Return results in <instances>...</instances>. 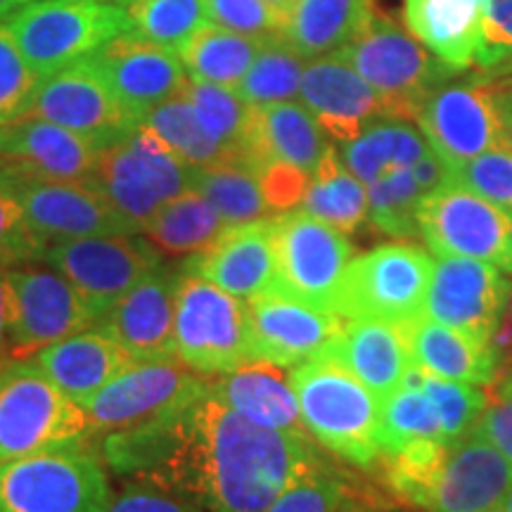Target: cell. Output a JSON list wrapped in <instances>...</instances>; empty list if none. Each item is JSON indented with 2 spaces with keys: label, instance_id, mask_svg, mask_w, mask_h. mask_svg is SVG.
Instances as JSON below:
<instances>
[{
  "label": "cell",
  "instance_id": "2e32d148",
  "mask_svg": "<svg viewBox=\"0 0 512 512\" xmlns=\"http://www.w3.org/2000/svg\"><path fill=\"white\" fill-rule=\"evenodd\" d=\"M24 117L53 121L88 140L95 150L117 145L140 126L88 57L41 76Z\"/></svg>",
  "mask_w": 512,
  "mask_h": 512
},
{
  "label": "cell",
  "instance_id": "ac0fdd59",
  "mask_svg": "<svg viewBox=\"0 0 512 512\" xmlns=\"http://www.w3.org/2000/svg\"><path fill=\"white\" fill-rule=\"evenodd\" d=\"M510 287L503 268L479 259L441 256L432 268L422 316L491 344L503 323Z\"/></svg>",
  "mask_w": 512,
  "mask_h": 512
},
{
  "label": "cell",
  "instance_id": "74e56055",
  "mask_svg": "<svg viewBox=\"0 0 512 512\" xmlns=\"http://www.w3.org/2000/svg\"><path fill=\"white\" fill-rule=\"evenodd\" d=\"M192 190L202 192L219 209L228 226L266 219L271 214L259 174L245 159L204 166L192 171Z\"/></svg>",
  "mask_w": 512,
  "mask_h": 512
},
{
  "label": "cell",
  "instance_id": "5b68a950",
  "mask_svg": "<svg viewBox=\"0 0 512 512\" xmlns=\"http://www.w3.org/2000/svg\"><path fill=\"white\" fill-rule=\"evenodd\" d=\"M3 24L38 76L86 60L112 38L131 31L126 8L88 0H36L12 12Z\"/></svg>",
  "mask_w": 512,
  "mask_h": 512
},
{
  "label": "cell",
  "instance_id": "680465c9",
  "mask_svg": "<svg viewBox=\"0 0 512 512\" xmlns=\"http://www.w3.org/2000/svg\"><path fill=\"white\" fill-rule=\"evenodd\" d=\"M8 361V285L5 271H0V366Z\"/></svg>",
  "mask_w": 512,
  "mask_h": 512
},
{
  "label": "cell",
  "instance_id": "4fadbf2b",
  "mask_svg": "<svg viewBox=\"0 0 512 512\" xmlns=\"http://www.w3.org/2000/svg\"><path fill=\"white\" fill-rule=\"evenodd\" d=\"M43 261L74 285L98 323L145 275L162 266L159 249L136 233L50 242Z\"/></svg>",
  "mask_w": 512,
  "mask_h": 512
},
{
  "label": "cell",
  "instance_id": "e7e4bbea",
  "mask_svg": "<svg viewBox=\"0 0 512 512\" xmlns=\"http://www.w3.org/2000/svg\"><path fill=\"white\" fill-rule=\"evenodd\" d=\"M136 3V0H117V5H121V8H126V5Z\"/></svg>",
  "mask_w": 512,
  "mask_h": 512
},
{
  "label": "cell",
  "instance_id": "ba28073f",
  "mask_svg": "<svg viewBox=\"0 0 512 512\" xmlns=\"http://www.w3.org/2000/svg\"><path fill=\"white\" fill-rule=\"evenodd\" d=\"M176 358L216 377L252 363L247 302L200 275H181L176 299Z\"/></svg>",
  "mask_w": 512,
  "mask_h": 512
},
{
  "label": "cell",
  "instance_id": "ab89813d",
  "mask_svg": "<svg viewBox=\"0 0 512 512\" xmlns=\"http://www.w3.org/2000/svg\"><path fill=\"white\" fill-rule=\"evenodd\" d=\"M377 439L382 456H394L427 441H444L439 415L420 387L401 384L396 392L382 399Z\"/></svg>",
  "mask_w": 512,
  "mask_h": 512
},
{
  "label": "cell",
  "instance_id": "b9f144b4",
  "mask_svg": "<svg viewBox=\"0 0 512 512\" xmlns=\"http://www.w3.org/2000/svg\"><path fill=\"white\" fill-rule=\"evenodd\" d=\"M126 12L133 34L174 53L211 24L204 0H136Z\"/></svg>",
  "mask_w": 512,
  "mask_h": 512
},
{
  "label": "cell",
  "instance_id": "52a82bcc",
  "mask_svg": "<svg viewBox=\"0 0 512 512\" xmlns=\"http://www.w3.org/2000/svg\"><path fill=\"white\" fill-rule=\"evenodd\" d=\"M434 261L422 247L387 242L351 259L339 285L335 313L344 320L411 325L425 309Z\"/></svg>",
  "mask_w": 512,
  "mask_h": 512
},
{
  "label": "cell",
  "instance_id": "11a10c76",
  "mask_svg": "<svg viewBox=\"0 0 512 512\" xmlns=\"http://www.w3.org/2000/svg\"><path fill=\"white\" fill-rule=\"evenodd\" d=\"M411 171H413L415 181H418V185H420V190L425 192V195H430V192H434L444 183H448L446 164L441 162L437 155H434L432 147H430V152H427V155L422 157Z\"/></svg>",
  "mask_w": 512,
  "mask_h": 512
},
{
  "label": "cell",
  "instance_id": "d6a6232c",
  "mask_svg": "<svg viewBox=\"0 0 512 512\" xmlns=\"http://www.w3.org/2000/svg\"><path fill=\"white\" fill-rule=\"evenodd\" d=\"M427 152L430 143L411 121L377 119L356 140L342 143L339 157L351 174L370 185L389 171L413 169Z\"/></svg>",
  "mask_w": 512,
  "mask_h": 512
},
{
  "label": "cell",
  "instance_id": "f907efd6",
  "mask_svg": "<svg viewBox=\"0 0 512 512\" xmlns=\"http://www.w3.org/2000/svg\"><path fill=\"white\" fill-rule=\"evenodd\" d=\"M209 22L245 36L283 34L287 15L266 0H204Z\"/></svg>",
  "mask_w": 512,
  "mask_h": 512
},
{
  "label": "cell",
  "instance_id": "603a6c76",
  "mask_svg": "<svg viewBox=\"0 0 512 512\" xmlns=\"http://www.w3.org/2000/svg\"><path fill=\"white\" fill-rule=\"evenodd\" d=\"M183 273L155 268L95 328L117 339L133 361L176 358V299Z\"/></svg>",
  "mask_w": 512,
  "mask_h": 512
},
{
  "label": "cell",
  "instance_id": "7402d4cb",
  "mask_svg": "<svg viewBox=\"0 0 512 512\" xmlns=\"http://www.w3.org/2000/svg\"><path fill=\"white\" fill-rule=\"evenodd\" d=\"M299 100L337 143H351L373 121L387 119L375 88L339 53L306 62Z\"/></svg>",
  "mask_w": 512,
  "mask_h": 512
},
{
  "label": "cell",
  "instance_id": "681fc988",
  "mask_svg": "<svg viewBox=\"0 0 512 512\" xmlns=\"http://www.w3.org/2000/svg\"><path fill=\"white\" fill-rule=\"evenodd\" d=\"M50 242L29 226L15 197L0 190V271L43 261Z\"/></svg>",
  "mask_w": 512,
  "mask_h": 512
},
{
  "label": "cell",
  "instance_id": "bcb514c9",
  "mask_svg": "<svg viewBox=\"0 0 512 512\" xmlns=\"http://www.w3.org/2000/svg\"><path fill=\"white\" fill-rule=\"evenodd\" d=\"M472 67L491 81L512 76V0H484Z\"/></svg>",
  "mask_w": 512,
  "mask_h": 512
},
{
  "label": "cell",
  "instance_id": "6125c7cd",
  "mask_svg": "<svg viewBox=\"0 0 512 512\" xmlns=\"http://www.w3.org/2000/svg\"><path fill=\"white\" fill-rule=\"evenodd\" d=\"M505 271L512 273V211H510V247H508V264H505Z\"/></svg>",
  "mask_w": 512,
  "mask_h": 512
},
{
  "label": "cell",
  "instance_id": "484cf974",
  "mask_svg": "<svg viewBox=\"0 0 512 512\" xmlns=\"http://www.w3.org/2000/svg\"><path fill=\"white\" fill-rule=\"evenodd\" d=\"M320 356L347 368L380 401L396 392L415 366L406 325L384 320H347Z\"/></svg>",
  "mask_w": 512,
  "mask_h": 512
},
{
  "label": "cell",
  "instance_id": "4dcf8cb0",
  "mask_svg": "<svg viewBox=\"0 0 512 512\" xmlns=\"http://www.w3.org/2000/svg\"><path fill=\"white\" fill-rule=\"evenodd\" d=\"M484 0H403L411 34L448 67L465 72L475 64Z\"/></svg>",
  "mask_w": 512,
  "mask_h": 512
},
{
  "label": "cell",
  "instance_id": "db71d44e",
  "mask_svg": "<svg viewBox=\"0 0 512 512\" xmlns=\"http://www.w3.org/2000/svg\"><path fill=\"white\" fill-rule=\"evenodd\" d=\"M107 512H204L197 508L195 503L183 501L174 494H166L162 489L143 484V482H131L124 491H119L112 498L110 510Z\"/></svg>",
  "mask_w": 512,
  "mask_h": 512
},
{
  "label": "cell",
  "instance_id": "cb8c5ba5",
  "mask_svg": "<svg viewBox=\"0 0 512 512\" xmlns=\"http://www.w3.org/2000/svg\"><path fill=\"white\" fill-rule=\"evenodd\" d=\"M183 271L200 275L242 302L271 292L275 280L273 216L228 226L214 245L192 256Z\"/></svg>",
  "mask_w": 512,
  "mask_h": 512
},
{
  "label": "cell",
  "instance_id": "d4e9b609",
  "mask_svg": "<svg viewBox=\"0 0 512 512\" xmlns=\"http://www.w3.org/2000/svg\"><path fill=\"white\" fill-rule=\"evenodd\" d=\"M100 150L67 128L38 117L0 124V164L55 181H88Z\"/></svg>",
  "mask_w": 512,
  "mask_h": 512
},
{
  "label": "cell",
  "instance_id": "816d5d0a",
  "mask_svg": "<svg viewBox=\"0 0 512 512\" xmlns=\"http://www.w3.org/2000/svg\"><path fill=\"white\" fill-rule=\"evenodd\" d=\"M491 387H494V394H491V401H486L475 432L512 460V373H498Z\"/></svg>",
  "mask_w": 512,
  "mask_h": 512
},
{
  "label": "cell",
  "instance_id": "60d3db41",
  "mask_svg": "<svg viewBox=\"0 0 512 512\" xmlns=\"http://www.w3.org/2000/svg\"><path fill=\"white\" fill-rule=\"evenodd\" d=\"M306 62L309 60L297 48H292L283 34L268 36L235 91L254 107L290 102L302 88Z\"/></svg>",
  "mask_w": 512,
  "mask_h": 512
},
{
  "label": "cell",
  "instance_id": "f1b7e54d",
  "mask_svg": "<svg viewBox=\"0 0 512 512\" xmlns=\"http://www.w3.org/2000/svg\"><path fill=\"white\" fill-rule=\"evenodd\" d=\"M50 380L72 396L79 406H86L105 384L124 373L133 358L117 339L100 328L83 330L34 356Z\"/></svg>",
  "mask_w": 512,
  "mask_h": 512
},
{
  "label": "cell",
  "instance_id": "f5cc1de1",
  "mask_svg": "<svg viewBox=\"0 0 512 512\" xmlns=\"http://www.w3.org/2000/svg\"><path fill=\"white\" fill-rule=\"evenodd\" d=\"M256 174H259L268 207H271V211H278V214L297 209L311 183V176L306 171L285 162H268Z\"/></svg>",
  "mask_w": 512,
  "mask_h": 512
},
{
  "label": "cell",
  "instance_id": "3957f363",
  "mask_svg": "<svg viewBox=\"0 0 512 512\" xmlns=\"http://www.w3.org/2000/svg\"><path fill=\"white\" fill-rule=\"evenodd\" d=\"M88 415L43 373L36 358L0 366V463L81 444Z\"/></svg>",
  "mask_w": 512,
  "mask_h": 512
},
{
  "label": "cell",
  "instance_id": "91938a15",
  "mask_svg": "<svg viewBox=\"0 0 512 512\" xmlns=\"http://www.w3.org/2000/svg\"><path fill=\"white\" fill-rule=\"evenodd\" d=\"M31 3H36V0H0V22H3V19H8L12 12L27 8V5H31Z\"/></svg>",
  "mask_w": 512,
  "mask_h": 512
},
{
  "label": "cell",
  "instance_id": "6da1fadb",
  "mask_svg": "<svg viewBox=\"0 0 512 512\" xmlns=\"http://www.w3.org/2000/svg\"><path fill=\"white\" fill-rule=\"evenodd\" d=\"M328 465L311 437L254 425L207 392L178 413L169 456L133 482L204 512H266L290 486Z\"/></svg>",
  "mask_w": 512,
  "mask_h": 512
},
{
  "label": "cell",
  "instance_id": "be15d7a7",
  "mask_svg": "<svg viewBox=\"0 0 512 512\" xmlns=\"http://www.w3.org/2000/svg\"><path fill=\"white\" fill-rule=\"evenodd\" d=\"M501 512H512V489H510L508 498H505V503H503V510H501Z\"/></svg>",
  "mask_w": 512,
  "mask_h": 512
},
{
  "label": "cell",
  "instance_id": "9c48e42d",
  "mask_svg": "<svg viewBox=\"0 0 512 512\" xmlns=\"http://www.w3.org/2000/svg\"><path fill=\"white\" fill-rule=\"evenodd\" d=\"M192 171L157 133L140 124L128 138L100 150L93 181L140 233L162 204L192 190Z\"/></svg>",
  "mask_w": 512,
  "mask_h": 512
},
{
  "label": "cell",
  "instance_id": "f6af8a7d",
  "mask_svg": "<svg viewBox=\"0 0 512 512\" xmlns=\"http://www.w3.org/2000/svg\"><path fill=\"white\" fill-rule=\"evenodd\" d=\"M418 387L432 401L434 411L439 415L441 434L446 444L463 439L465 434L475 430L477 420L482 418L486 408V394L482 387L467 382H453L432 377L420 370Z\"/></svg>",
  "mask_w": 512,
  "mask_h": 512
},
{
  "label": "cell",
  "instance_id": "6f0895ef",
  "mask_svg": "<svg viewBox=\"0 0 512 512\" xmlns=\"http://www.w3.org/2000/svg\"><path fill=\"white\" fill-rule=\"evenodd\" d=\"M496 102H498V112H501V121H503V133H505V143L512 147V81H498L496 86Z\"/></svg>",
  "mask_w": 512,
  "mask_h": 512
},
{
  "label": "cell",
  "instance_id": "f35d334b",
  "mask_svg": "<svg viewBox=\"0 0 512 512\" xmlns=\"http://www.w3.org/2000/svg\"><path fill=\"white\" fill-rule=\"evenodd\" d=\"M143 124L152 133H157L162 138V143L178 159H183L185 164L192 166V169H204V166L223 164L230 162V159H242L238 152L230 150L221 140H216L202 126L195 107H192V102L185 93L155 107L143 119Z\"/></svg>",
  "mask_w": 512,
  "mask_h": 512
},
{
  "label": "cell",
  "instance_id": "8fae6325",
  "mask_svg": "<svg viewBox=\"0 0 512 512\" xmlns=\"http://www.w3.org/2000/svg\"><path fill=\"white\" fill-rule=\"evenodd\" d=\"M8 285V361L38 351L98 325L91 306L60 273L34 264L5 271Z\"/></svg>",
  "mask_w": 512,
  "mask_h": 512
},
{
  "label": "cell",
  "instance_id": "ee69618b",
  "mask_svg": "<svg viewBox=\"0 0 512 512\" xmlns=\"http://www.w3.org/2000/svg\"><path fill=\"white\" fill-rule=\"evenodd\" d=\"M185 95L211 136L242 157L254 107L235 88L207 81H192Z\"/></svg>",
  "mask_w": 512,
  "mask_h": 512
},
{
  "label": "cell",
  "instance_id": "e0dca14e",
  "mask_svg": "<svg viewBox=\"0 0 512 512\" xmlns=\"http://www.w3.org/2000/svg\"><path fill=\"white\" fill-rule=\"evenodd\" d=\"M420 235L439 256L479 259L503 268L508 264L510 216L463 185L448 181L420 204Z\"/></svg>",
  "mask_w": 512,
  "mask_h": 512
},
{
  "label": "cell",
  "instance_id": "1f68e13d",
  "mask_svg": "<svg viewBox=\"0 0 512 512\" xmlns=\"http://www.w3.org/2000/svg\"><path fill=\"white\" fill-rule=\"evenodd\" d=\"M375 15V0H297L283 36L306 60H313L349 46Z\"/></svg>",
  "mask_w": 512,
  "mask_h": 512
},
{
  "label": "cell",
  "instance_id": "f546056e",
  "mask_svg": "<svg viewBox=\"0 0 512 512\" xmlns=\"http://www.w3.org/2000/svg\"><path fill=\"white\" fill-rule=\"evenodd\" d=\"M413 363L441 380L486 387L498 377V356L491 344L420 316L406 325Z\"/></svg>",
  "mask_w": 512,
  "mask_h": 512
},
{
  "label": "cell",
  "instance_id": "44dd1931",
  "mask_svg": "<svg viewBox=\"0 0 512 512\" xmlns=\"http://www.w3.org/2000/svg\"><path fill=\"white\" fill-rule=\"evenodd\" d=\"M512 489V460L472 430L446 444L422 508L430 512H501Z\"/></svg>",
  "mask_w": 512,
  "mask_h": 512
},
{
  "label": "cell",
  "instance_id": "7a4b0ae2",
  "mask_svg": "<svg viewBox=\"0 0 512 512\" xmlns=\"http://www.w3.org/2000/svg\"><path fill=\"white\" fill-rule=\"evenodd\" d=\"M306 432L356 467L380 460L382 401L337 361L316 356L287 370Z\"/></svg>",
  "mask_w": 512,
  "mask_h": 512
},
{
  "label": "cell",
  "instance_id": "277c9868",
  "mask_svg": "<svg viewBox=\"0 0 512 512\" xmlns=\"http://www.w3.org/2000/svg\"><path fill=\"white\" fill-rule=\"evenodd\" d=\"M337 53L375 88L387 119L418 121L434 88L458 74V69L441 62L394 17L382 12Z\"/></svg>",
  "mask_w": 512,
  "mask_h": 512
},
{
  "label": "cell",
  "instance_id": "d6986e66",
  "mask_svg": "<svg viewBox=\"0 0 512 512\" xmlns=\"http://www.w3.org/2000/svg\"><path fill=\"white\" fill-rule=\"evenodd\" d=\"M88 60L140 124L155 107L188 93L192 83L174 50L155 46L133 31L112 38Z\"/></svg>",
  "mask_w": 512,
  "mask_h": 512
},
{
  "label": "cell",
  "instance_id": "d590c367",
  "mask_svg": "<svg viewBox=\"0 0 512 512\" xmlns=\"http://www.w3.org/2000/svg\"><path fill=\"white\" fill-rule=\"evenodd\" d=\"M297 209L330 223L342 233H354L368 219V185L351 174L339 152L330 147L313 171Z\"/></svg>",
  "mask_w": 512,
  "mask_h": 512
},
{
  "label": "cell",
  "instance_id": "4316f807",
  "mask_svg": "<svg viewBox=\"0 0 512 512\" xmlns=\"http://www.w3.org/2000/svg\"><path fill=\"white\" fill-rule=\"evenodd\" d=\"M330 147L328 133L302 102H275L252 110L242 159L256 171L268 162H285L313 176Z\"/></svg>",
  "mask_w": 512,
  "mask_h": 512
},
{
  "label": "cell",
  "instance_id": "e575fe53",
  "mask_svg": "<svg viewBox=\"0 0 512 512\" xmlns=\"http://www.w3.org/2000/svg\"><path fill=\"white\" fill-rule=\"evenodd\" d=\"M228 223L202 192L185 190L159 207L140 233L166 254H200L221 238Z\"/></svg>",
  "mask_w": 512,
  "mask_h": 512
},
{
  "label": "cell",
  "instance_id": "7dc6e473",
  "mask_svg": "<svg viewBox=\"0 0 512 512\" xmlns=\"http://www.w3.org/2000/svg\"><path fill=\"white\" fill-rule=\"evenodd\" d=\"M448 181L463 185L496 207L512 211V147H494L448 171Z\"/></svg>",
  "mask_w": 512,
  "mask_h": 512
},
{
  "label": "cell",
  "instance_id": "83f0119b",
  "mask_svg": "<svg viewBox=\"0 0 512 512\" xmlns=\"http://www.w3.org/2000/svg\"><path fill=\"white\" fill-rule=\"evenodd\" d=\"M209 392L254 425L294 437H311L285 368L264 361L245 363L230 373L211 377Z\"/></svg>",
  "mask_w": 512,
  "mask_h": 512
},
{
  "label": "cell",
  "instance_id": "ffe728a7",
  "mask_svg": "<svg viewBox=\"0 0 512 512\" xmlns=\"http://www.w3.org/2000/svg\"><path fill=\"white\" fill-rule=\"evenodd\" d=\"M247 313L252 361L287 370L323 354L344 323L335 311L316 309L278 292L249 299Z\"/></svg>",
  "mask_w": 512,
  "mask_h": 512
},
{
  "label": "cell",
  "instance_id": "7c38bea8",
  "mask_svg": "<svg viewBox=\"0 0 512 512\" xmlns=\"http://www.w3.org/2000/svg\"><path fill=\"white\" fill-rule=\"evenodd\" d=\"M207 392V377L183 366L178 358L133 361L83 406L88 415V437L174 415Z\"/></svg>",
  "mask_w": 512,
  "mask_h": 512
},
{
  "label": "cell",
  "instance_id": "94428289",
  "mask_svg": "<svg viewBox=\"0 0 512 512\" xmlns=\"http://www.w3.org/2000/svg\"><path fill=\"white\" fill-rule=\"evenodd\" d=\"M266 3H271L273 8H278V10H283L285 15H290V10H292V5L297 3V0H266Z\"/></svg>",
  "mask_w": 512,
  "mask_h": 512
},
{
  "label": "cell",
  "instance_id": "5bb4252c",
  "mask_svg": "<svg viewBox=\"0 0 512 512\" xmlns=\"http://www.w3.org/2000/svg\"><path fill=\"white\" fill-rule=\"evenodd\" d=\"M0 190L15 197L29 226L48 242L136 233L93 178L55 181L0 164Z\"/></svg>",
  "mask_w": 512,
  "mask_h": 512
},
{
  "label": "cell",
  "instance_id": "c3c4849f",
  "mask_svg": "<svg viewBox=\"0 0 512 512\" xmlns=\"http://www.w3.org/2000/svg\"><path fill=\"white\" fill-rule=\"evenodd\" d=\"M38 81L41 76L29 67L8 27L0 22V124L24 117Z\"/></svg>",
  "mask_w": 512,
  "mask_h": 512
},
{
  "label": "cell",
  "instance_id": "9f6ffc18",
  "mask_svg": "<svg viewBox=\"0 0 512 512\" xmlns=\"http://www.w3.org/2000/svg\"><path fill=\"white\" fill-rule=\"evenodd\" d=\"M505 316L503 320L508 323V328H498L496 335H494V342H491V347H494L496 356H498V373H512V287H510V299H508V306H505Z\"/></svg>",
  "mask_w": 512,
  "mask_h": 512
},
{
  "label": "cell",
  "instance_id": "03108f58",
  "mask_svg": "<svg viewBox=\"0 0 512 512\" xmlns=\"http://www.w3.org/2000/svg\"><path fill=\"white\" fill-rule=\"evenodd\" d=\"M88 3H102V0H88Z\"/></svg>",
  "mask_w": 512,
  "mask_h": 512
},
{
  "label": "cell",
  "instance_id": "30bf717a",
  "mask_svg": "<svg viewBox=\"0 0 512 512\" xmlns=\"http://www.w3.org/2000/svg\"><path fill=\"white\" fill-rule=\"evenodd\" d=\"M275 280L271 292L335 311V299L351 264L347 233L302 209L273 216Z\"/></svg>",
  "mask_w": 512,
  "mask_h": 512
},
{
  "label": "cell",
  "instance_id": "836d02e7",
  "mask_svg": "<svg viewBox=\"0 0 512 512\" xmlns=\"http://www.w3.org/2000/svg\"><path fill=\"white\" fill-rule=\"evenodd\" d=\"M266 41L268 36H245L238 31L216 27V24H207L188 38L176 50V55L181 57L192 81L238 88Z\"/></svg>",
  "mask_w": 512,
  "mask_h": 512
},
{
  "label": "cell",
  "instance_id": "9a60e30c",
  "mask_svg": "<svg viewBox=\"0 0 512 512\" xmlns=\"http://www.w3.org/2000/svg\"><path fill=\"white\" fill-rule=\"evenodd\" d=\"M498 81L482 74L451 79L434 88L418 114L422 136L446 169H456L486 150L505 147L501 112L496 102Z\"/></svg>",
  "mask_w": 512,
  "mask_h": 512
},
{
  "label": "cell",
  "instance_id": "8992f818",
  "mask_svg": "<svg viewBox=\"0 0 512 512\" xmlns=\"http://www.w3.org/2000/svg\"><path fill=\"white\" fill-rule=\"evenodd\" d=\"M112 486L83 444L0 463V512H107Z\"/></svg>",
  "mask_w": 512,
  "mask_h": 512
},
{
  "label": "cell",
  "instance_id": "7bdbcfd3",
  "mask_svg": "<svg viewBox=\"0 0 512 512\" xmlns=\"http://www.w3.org/2000/svg\"><path fill=\"white\" fill-rule=\"evenodd\" d=\"M420 190L411 169H396L368 185V219L377 230L392 238L420 235Z\"/></svg>",
  "mask_w": 512,
  "mask_h": 512
},
{
  "label": "cell",
  "instance_id": "8d00e7d4",
  "mask_svg": "<svg viewBox=\"0 0 512 512\" xmlns=\"http://www.w3.org/2000/svg\"><path fill=\"white\" fill-rule=\"evenodd\" d=\"M394 501L328 465L285 491L266 512H389Z\"/></svg>",
  "mask_w": 512,
  "mask_h": 512
}]
</instances>
